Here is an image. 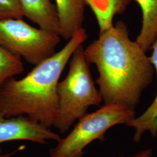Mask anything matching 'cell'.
I'll return each mask as SVG.
<instances>
[{
	"label": "cell",
	"mask_w": 157,
	"mask_h": 157,
	"mask_svg": "<svg viewBox=\"0 0 157 157\" xmlns=\"http://www.w3.org/2000/svg\"><path fill=\"white\" fill-rule=\"evenodd\" d=\"M151 48H152V52L149 59L157 74V34ZM141 117L144 121L148 124H157V94L151 105Z\"/></svg>",
	"instance_id": "obj_12"
},
{
	"label": "cell",
	"mask_w": 157,
	"mask_h": 157,
	"mask_svg": "<svg viewBox=\"0 0 157 157\" xmlns=\"http://www.w3.org/2000/svg\"><path fill=\"white\" fill-rule=\"evenodd\" d=\"M24 17L40 28L60 36V26L56 6L50 0H19Z\"/></svg>",
	"instance_id": "obj_7"
},
{
	"label": "cell",
	"mask_w": 157,
	"mask_h": 157,
	"mask_svg": "<svg viewBox=\"0 0 157 157\" xmlns=\"http://www.w3.org/2000/svg\"><path fill=\"white\" fill-rule=\"evenodd\" d=\"M22 148V147H21ZM18 148L17 150H16L13 151L9 152H6V153H4L2 151V149L0 147V157H11L12 156H13L17 152L19 151V150H21L22 148Z\"/></svg>",
	"instance_id": "obj_14"
},
{
	"label": "cell",
	"mask_w": 157,
	"mask_h": 157,
	"mask_svg": "<svg viewBox=\"0 0 157 157\" xmlns=\"http://www.w3.org/2000/svg\"><path fill=\"white\" fill-rule=\"evenodd\" d=\"M58 12L60 36L65 40L70 39L74 34L83 28L85 0H54Z\"/></svg>",
	"instance_id": "obj_8"
},
{
	"label": "cell",
	"mask_w": 157,
	"mask_h": 157,
	"mask_svg": "<svg viewBox=\"0 0 157 157\" xmlns=\"http://www.w3.org/2000/svg\"><path fill=\"white\" fill-rule=\"evenodd\" d=\"M24 17L19 0H0V19Z\"/></svg>",
	"instance_id": "obj_13"
},
{
	"label": "cell",
	"mask_w": 157,
	"mask_h": 157,
	"mask_svg": "<svg viewBox=\"0 0 157 157\" xmlns=\"http://www.w3.org/2000/svg\"><path fill=\"white\" fill-rule=\"evenodd\" d=\"M142 12V27L136 43L144 52L151 49L157 34V0H135Z\"/></svg>",
	"instance_id": "obj_10"
},
{
	"label": "cell",
	"mask_w": 157,
	"mask_h": 157,
	"mask_svg": "<svg viewBox=\"0 0 157 157\" xmlns=\"http://www.w3.org/2000/svg\"><path fill=\"white\" fill-rule=\"evenodd\" d=\"M88 37L80 29L61 50L34 66L21 79L8 78L0 86V118L25 116L50 128L58 108L57 86L74 51Z\"/></svg>",
	"instance_id": "obj_2"
},
{
	"label": "cell",
	"mask_w": 157,
	"mask_h": 157,
	"mask_svg": "<svg viewBox=\"0 0 157 157\" xmlns=\"http://www.w3.org/2000/svg\"><path fill=\"white\" fill-rule=\"evenodd\" d=\"M58 108L53 126L65 134L89 107L99 106L102 99L95 87L86 60L83 45L74 51L65 78L57 86Z\"/></svg>",
	"instance_id": "obj_3"
},
{
	"label": "cell",
	"mask_w": 157,
	"mask_h": 157,
	"mask_svg": "<svg viewBox=\"0 0 157 157\" xmlns=\"http://www.w3.org/2000/svg\"><path fill=\"white\" fill-rule=\"evenodd\" d=\"M24 71L22 58L12 54L0 45V86L12 77Z\"/></svg>",
	"instance_id": "obj_11"
},
{
	"label": "cell",
	"mask_w": 157,
	"mask_h": 157,
	"mask_svg": "<svg viewBox=\"0 0 157 157\" xmlns=\"http://www.w3.org/2000/svg\"><path fill=\"white\" fill-rule=\"evenodd\" d=\"M86 61L96 65L104 104H118L135 111L143 92L151 84L155 72L149 57L130 39L123 21L100 32L99 37L84 49Z\"/></svg>",
	"instance_id": "obj_1"
},
{
	"label": "cell",
	"mask_w": 157,
	"mask_h": 157,
	"mask_svg": "<svg viewBox=\"0 0 157 157\" xmlns=\"http://www.w3.org/2000/svg\"><path fill=\"white\" fill-rule=\"evenodd\" d=\"M61 137L50 128L25 116L0 118V144L8 141L26 140L40 144L58 141Z\"/></svg>",
	"instance_id": "obj_6"
},
{
	"label": "cell",
	"mask_w": 157,
	"mask_h": 157,
	"mask_svg": "<svg viewBox=\"0 0 157 157\" xmlns=\"http://www.w3.org/2000/svg\"><path fill=\"white\" fill-rule=\"evenodd\" d=\"M15 157V156H12V157Z\"/></svg>",
	"instance_id": "obj_15"
},
{
	"label": "cell",
	"mask_w": 157,
	"mask_h": 157,
	"mask_svg": "<svg viewBox=\"0 0 157 157\" xmlns=\"http://www.w3.org/2000/svg\"><path fill=\"white\" fill-rule=\"evenodd\" d=\"M136 117L133 111L118 104H104L96 111L85 113L64 138L50 150V157H83L84 149L95 140L103 141L112 126L128 124Z\"/></svg>",
	"instance_id": "obj_4"
},
{
	"label": "cell",
	"mask_w": 157,
	"mask_h": 157,
	"mask_svg": "<svg viewBox=\"0 0 157 157\" xmlns=\"http://www.w3.org/2000/svg\"><path fill=\"white\" fill-rule=\"evenodd\" d=\"M61 36L37 28L22 19H0V45L12 54L36 66L53 56Z\"/></svg>",
	"instance_id": "obj_5"
},
{
	"label": "cell",
	"mask_w": 157,
	"mask_h": 157,
	"mask_svg": "<svg viewBox=\"0 0 157 157\" xmlns=\"http://www.w3.org/2000/svg\"><path fill=\"white\" fill-rule=\"evenodd\" d=\"M132 0H85L95 15L100 32L113 26V17L125 12Z\"/></svg>",
	"instance_id": "obj_9"
}]
</instances>
